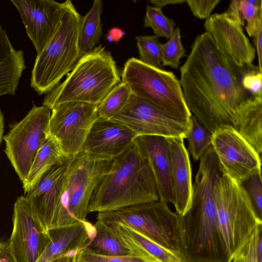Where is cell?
<instances>
[{"label": "cell", "instance_id": "484cf974", "mask_svg": "<svg viewBox=\"0 0 262 262\" xmlns=\"http://www.w3.org/2000/svg\"><path fill=\"white\" fill-rule=\"evenodd\" d=\"M213 134L191 116L185 138L188 141V150L195 161L201 157L211 145Z\"/></svg>", "mask_w": 262, "mask_h": 262}, {"label": "cell", "instance_id": "ba28073f", "mask_svg": "<svg viewBox=\"0 0 262 262\" xmlns=\"http://www.w3.org/2000/svg\"><path fill=\"white\" fill-rule=\"evenodd\" d=\"M97 220L105 224L117 223L127 226L163 247L184 256L178 214L171 211L163 201L98 212Z\"/></svg>", "mask_w": 262, "mask_h": 262}, {"label": "cell", "instance_id": "3957f363", "mask_svg": "<svg viewBox=\"0 0 262 262\" xmlns=\"http://www.w3.org/2000/svg\"><path fill=\"white\" fill-rule=\"evenodd\" d=\"M120 81L114 58L99 45L81 56L63 82L46 95L42 105L51 110L67 102L98 105Z\"/></svg>", "mask_w": 262, "mask_h": 262}, {"label": "cell", "instance_id": "d6a6232c", "mask_svg": "<svg viewBox=\"0 0 262 262\" xmlns=\"http://www.w3.org/2000/svg\"><path fill=\"white\" fill-rule=\"evenodd\" d=\"M239 10L243 20L247 21L246 31L250 37L253 36L259 20L262 17V6L257 7L248 0H239Z\"/></svg>", "mask_w": 262, "mask_h": 262}, {"label": "cell", "instance_id": "f6af8a7d", "mask_svg": "<svg viewBox=\"0 0 262 262\" xmlns=\"http://www.w3.org/2000/svg\"><path fill=\"white\" fill-rule=\"evenodd\" d=\"M230 262H234V260H233L231 261Z\"/></svg>", "mask_w": 262, "mask_h": 262}, {"label": "cell", "instance_id": "4dcf8cb0", "mask_svg": "<svg viewBox=\"0 0 262 262\" xmlns=\"http://www.w3.org/2000/svg\"><path fill=\"white\" fill-rule=\"evenodd\" d=\"M185 56V50L181 42L180 29L177 27L168 41L161 44V65L169 66L178 70L181 58Z\"/></svg>", "mask_w": 262, "mask_h": 262}, {"label": "cell", "instance_id": "ffe728a7", "mask_svg": "<svg viewBox=\"0 0 262 262\" xmlns=\"http://www.w3.org/2000/svg\"><path fill=\"white\" fill-rule=\"evenodd\" d=\"M106 224L123 241L132 256L147 262H189L185 256L163 247L127 226L117 223Z\"/></svg>", "mask_w": 262, "mask_h": 262}, {"label": "cell", "instance_id": "f35d334b", "mask_svg": "<svg viewBox=\"0 0 262 262\" xmlns=\"http://www.w3.org/2000/svg\"><path fill=\"white\" fill-rule=\"evenodd\" d=\"M0 262H17L8 242L1 243L0 246Z\"/></svg>", "mask_w": 262, "mask_h": 262}, {"label": "cell", "instance_id": "e0dca14e", "mask_svg": "<svg viewBox=\"0 0 262 262\" xmlns=\"http://www.w3.org/2000/svg\"><path fill=\"white\" fill-rule=\"evenodd\" d=\"M137 136L121 124L98 118L92 125L81 151L113 159L131 146Z\"/></svg>", "mask_w": 262, "mask_h": 262}, {"label": "cell", "instance_id": "8d00e7d4", "mask_svg": "<svg viewBox=\"0 0 262 262\" xmlns=\"http://www.w3.org/2000/svg\"><path fill=\"white\" fill-rule=\"evenodd\" d=\"M255 48L258 56V67L262 72V17L260 18L256 30L253 35Z\"/></svg>", "mask_w": 262, "mask_h": 262}, {"label": "cell", "instance_id": "60d3db41", "mask_svg": "<svg viewBox=\"0 0 262 262\" xmlns=\"http://www.w3.org/2000/svg\"><path fill=\"white\" fill-rule=\"evenodd\" d=\"M148 2L153 4L154 7L160 9L170 4H181L185 3V1L184 0H149Z\"/></svg>", "mask_w": 262, "mask_h": 262}, {"label": "cell", "instance_id": "277c9868", "mask_svg": "<svg viewBox=\"0 0 262 262\" xmlns=\"http://www.w3.org/2000/svg\"><path fill=\"white\" fill-rule=\"evenodd\" d=\"M58 27L51 40L37 55L32 71L31 86L38 95L57 86L75 66L81 55L79 33L82 17L67 0Z\"/></svg>", "mask_w": 262, "mask_h": 262}, {"label": "cell", "instance_id": "9c48e42d", "mask_svg": "<svg viewBox=\"0 0 262 262\" xmlns=\"http://www.w3.org/2000/svg\"><path fill=\"white\" fill-rule=\"evenodd\" d=\"M51 112L45 106L34 105L4 137V151L23 183L27 178L36 152L49 132Z\"/></svg>", "mask_w": 262, "mask_h": 262}, {"label": "cell", "instance_id": "4fadbf2b", "mask_svg": "<svg viewBox=\"0 0 262 262\" xmlns=\"http://www.w3.org/2000/svg\"><path fill=\"white\" fill-rule=\"evenodd\" d=\"M211 145L223 172L238 183L261 169V158L232 126L216 130Z\"/></svg>", "mask_w": 262, "mask_h": 262}, {"label": "cell", "instance_id": "cb8c5ba5", "mask_svg": "<svg viewBox=\"0 0 262 262\" xmlns=\"http://www.w3.org/2000/svg\"><path fill=\"white\" fill-rule=\"evenodd\" d=\"M94 227V236L84 248L100 255L113 256H132L131 252L123 241L111 226L97 220Z\"/></svg>", "mask_w": 262, "mask_h": 262}, {"label": "cell", "instance_id": "603a6c76", "mask_svg": "<svg viewBox=\"0 0 262 262\" xmlns=\"http://www.w3.org/2000/svg\"><path fill=\"white\" fill-rule=\"evenodd\" d=\"M68 159L62 152L58 141L48 132L36 153L27 178L23 183L25 193L33 187L51 167Z\"/></svg>", "mask_w": 262, "mask_h": 262}, {"label": "cell", "instance_id": "8992f818", "mask_svg": "<svg viewBox=\"0 0 262 262\" xmlns=\"http://www.w3.org/2000/svg\"><path fill=\"white\" fill-rule=\"evenodd\" d=\"M214 195L219 230L230 262L262 223L255 217L239 184L224 172L215 185Z\"/></svg>", "mask_w": 262, "mask_h": 262}, {"label": "cell", "instance_id": "7c38bea8", "mask_svg": "<svg viewBox=\"0 0 262 262\" xmlns=\"http://www.w3.org/2000/svg\"><path fill=\"white\" fill-rule=\"evenodd\" d=\"M13 230L8 241L17 262H35L51 242L48 230L24 196L14 203Z\"/></svg>", "mask_w": 262, "mask_h": 262}, {"label": "cell", "instance_id": "8fae6325", "mask_svg": "<svg viewBox=\"0 0 262 262\" xmlns=\"http://www.w3.org/2000/svg\"><path fill=\"white\" fill-rule=\"evenodd\" d=\"M98 105L67 102L51 109L49 132L59 142L68 158L79 153L95 121L99 118Z\"/></svg>", "mask_w": 262, "mask_h": 262}, {"label": "cell", "instance_id": "d590c367", "mask_svg": "<svg viewBox=\"0 0 262 262\" xmlns=\"http://www.w3.org/2000/svg\"><path fill=\"white\" fill-rule=\"evenodd\" d=\"M221 0H187V4L193 15L200 19H207Z\"/></svg>", "mask_w": 262, "mask_h": 262}, {"label": "cell", "instance_id": "5bb4252c", "mask_svg": "<svg viewBox=\"0 0 262 262\" xmlns=\"http://www.w3.org/2000/svg\"><path fill=\"white\" fill-rule=\"evenodd\" d=\"M18 10L37 55L47 46L59 24L64 3L53 0H11Z\"/></svg>", "mask_w": 262, "mask_h": 262}, {"label": "cell", "instance_id": "ac0fdd59", "mask_svg": "<svg viewBox=\"0 0 262 262\" xmlns=\"http://www.w3.org/2000/svg\"><path fill=\"white\" fill-rule=\"evenodd\" d=\"M133 145L147 161L153 174L159 200L173 204L167 138L160 136H137Z\"/></svg>", "mask_w": 262, "mask_h": 262}, {"label": "cell", "instance_id": "83f0119b", "mask_svg": "<svg viewBox=\"0 0 262 262\" xmlns=\"http://www.w3.org/2000/svg\"><path fill=\"white\" fill-rule=\"evenodd\" d=\"M239 184L247 196L255 217L262 223L261 169L255 170Z\"/></svg>", "mask_w": 262, "mask_h": 262}, {"label": "cell", "instance_id": "2e32d148", "mask_svg": "<svg viewBox=\"0 0 262 262\" xmlns=\"http://www.w3.org/2000/svg\"><path fill=\"white\" fill-rule=\"evenodd\" d=\"M72 158L51 167L25 193V198L48 230L52 229L54 225L67 170Z\"/></svg>", "mask_w": 262, "mask_h": 262}, {"label": "cell", "instance_id": "ee69618b", "mask_svg": "<svg viewBox=\"0 0 262 262\" xmlns=\"http://www.w3.org/2000/svg\"><path fill=\"white\" fill-rule=\"evenodd\" d=\"M75 262H79V261H78V260L77 259V258H76V259L75 260Z\"/></svg>", "mask_w": 262, "mask_h": 262}, {"label": "cell", "instance_id": "74e56055", "mask_svg": "<svg viewBox=\"0 0 262 262\" xmlns=\"http://www.w3.org/2000/svg\"><path fill=\"white\" fill-rule=\"evenodd\" d=\"M239 0H232L230 2L228 9L225 13L232 19L239 23L242 27L245 26V21L242 17L239 10Z\"/></svg>", "mask_w": 262, "mask_h": 262}, {"label": "cell", "instance_id": "d6986e66", "mask_svg": "<svg viewBox=\"0 0 262 262\" xmlns=\"http://www.w3.org/2000/svg\"><path fill=\"white\" fill-rule=\"evenodd\" d=\"M173 205L176 213L184 215L190 208L192 183L189 154L182 137L167 138Z\"/></svg>", "mask_w": 262, "mask_h": 262}, {"label": "cell", "instance_id": "f1b7e54d", "mask_svg": "<svg viewBox=\"0 0 262 262\" xmlns=\"http://www.w3.org/2000/svg\"><path fill=\"white\" fill-rule=\"evenodd\" d=\"M144 27H151L155 35L169 39L174 31L176 23L173 19L167 17L162 9L148 4L144 18Z\"/></svg>", "mask_w": 262, "mask_h": 262}, {"label": "cell", "instance_id": "6da1fadb", "mask_svg": "<svg viewBox=\"0 0 262 262\" xmlns=\"http://www.w3.org/2000/svg\"><path fill=\"white\" fill-rule=\"evenodd\" d=\"M190 48L179 80L188 108L212 134L224 126L235 129L239 108L252 96L242 83L246 66H236L206 32Z\"/></svg>", "mask_w": 262, "mask_h": 262}, {"label": "cell", "instance_id": "30bf717a", "mask_svg": "<svg viewBox=\"0 0 262 262\" xmlns=\"http://www.w3.org/2000/svg\"><path fill=\"white\" fill-rule=\"evenodd\" d=\"M111 119L129 128L137 136L185 138L190 124L132 94L123 108Z\"/></svg>", "mask_w": 262, "mask_h": 262}, {"label": "cell", "instance_id": "1f68e13d", "mask_svg": "<svg viewBox=\"0 0 262 262\" xmlns=\"http://www.w3.org/2000/svg\"><path fill=\"white\" fill-rule=\"evenodd\" d=\"M233 260L234 262H262V225L256 227Z\"/></svg>", "mask_w": 262, "mask_h": 262}, {"label": "cell", "instance_id": "52a82bcc", "mask_svg": "<svg viewBox=\"0 0 262 262\" xmlns=\"http://www.w3.org/2000/svg\"><path fill=\"white\" fill-rule=\"evenodd\" d=\"M121 78L131 94L190 122L191 113L186 104L180 81L173 72L155 68L132 57L124 64Z\"/></svg>", "mask_w": 262, "mask_h": 262}, {"label": "cell", "instance_id": "9a60e30c", "mask_svg": "<svg viewBox=\"0 0 262 262\" xmlns=\"http://www.w3.org/2000/svg\"><path fill=\"white\" fill-rule=\"evenodd\" d=\"M204 26L218 49L236 66L252 64L256 50L239 23L224 12L210 15Z\"/></svg>", "mask_w": 262, "mask_h": 262}, {"label": "cell", "instance_id": "e575fe53", "mask_svg": "<svg viewBox=\"0 0 262 262\" xmlns=\"http://www.w3.org/2000/svg\"><path fill=\"white\" fill-rule=\"evenodd\" d=\"M77 259L79 262H147L134 256H113L97 254L85 248L78 252Z\"/></svg>", "mask_w": 262, "mask_h": 262}, {"label": "cell", "instance_id": "5b68a950", "mask_svg": "<svg viewBox=\"0 0 262 262\" xmlns=\"http://www.w3.org/2000/svg\"><path fill=\"white\" fill-rule=\"evenodd\" d=\"M113 159L82 151L71 158L52 229L86 220L92 193L109 172Z\"/></svg>", "mask_w": 262, "mask_h": 262}, {"label": "cell", "instance_id": "7bdbcfd3", "mask_svg": "<svg viewBox=\"0 0 262 262\" xmlns=\"http://www.w3.org/2000/svg\"><path fill=\"white\" fill-rule=\"evenodd\" d=\"M4 117L1 110H0V144L1 143L4 133Z\"/></svg>", "mask_w": 262, "mask_h": 262}, {"label": "cell", "instance_id": "7402d4cb", "mask_svg": "<svg viewBox=\"0 0 262 262\" xmlns=\"http://www.w3.org/2000/svg\"><path fill=\"white\" fill-rule=\"evenodd\" d=\"M235 129L261 158L262 96H251L240 106Z\"/></svg>", "mask_w": 262, "mask_h": 262}, {"label": "cell", "instance_id": "d4e9b609", "mask_svg": "<svg viewBox=\"0 0 262 262\" xmlns=\"http://www.w3.org/2000/svg\"><path fill=\"white\" fill-rule=\"evenodd\" d=\"M103 3L95 0L90 10L81 18L79 33V46L81 55L91 51L102 35L101 15Z\"/></svg>", "mask_w": 262, "mask_h": 262}, {"label": "cell", "instance_id": "f546056e", "mask_svg": "<svg viewBox=\"0 0 262 262\" xmlns=\"http://www.w3.org/2000/svg\"><path fill=\"white\" fill-rule=\"evenodd\" d=\"M137 47L139 60L143 63L159 69H163L161 65V43L159 37L154 35L136 36Z\"/></svg>", "mask_w": 262, "mask_h": 262}, {"label": "cell", "instance_id": "4316f807", "mask_svg": "<svg viewBox=\"0 0 262 262\" xmlns=\"http://www.w3.org/2000/svg\"><path fill=\"white\" fill-rule=\"evenodd\" d=\"M130 94L127 85L120 81L98 104L97 108L98 117L106 119H112L123 108Z\"/></svg>", "mask_w": 262, "mask_h": 262}, {"label": "cell", "instance_id": "44dd1931", "mask_svg": "<svg viewBox=\"0 0 262 262\" xmlns=\"http://www.w3.org/2000/svg\"><path fill=\"white\" fill-rule=\"evenodd\" d=\"M25 68L23 51L13 48L0 23V97L14 95Z\"/></svg>", "mask_w": 262, "mask_h": 262}, {"label": "cell", "instance_id": "7a4b0ae2", "mask_svg": "<svg viewBox=\"0 0 262 262\" xmlns=\"http://www.w3.org/2000/svg\"><path fill=\"white\" fill-rule=\"evenodd\" d=\"M159 200L151 169L133 143L114 158L109 172L92 193L88 213L115 211Z\"/></svg>", "mask_w": 262, "mask_h": 262}, {"label": "cell", "instance_id": "b9f144b4", "mask_svg": "<svg viewBox=\"0 0 262 262\" xmlns=\"http://www.w3.org/2000/svg\"><path fill=\"white\" fill-rule=\"evenodd\" d=\"M78 252H74L67 255L58 257L50 262H75Z\"/></svg>", "mask_w": 262, "mask_h": 262}, {"label": "cell", "instance_id": "bcb514c9", "mask_svg": "<svg viewBox=\"0 0 262 262\" xmlns=\"http://www.w3.org/2000/svg\"><path fill=\"white\" fill-rule=\"evenodd\" d=\"M1 243L0 242V246H1Z\"/></svg>", "mask_w": 262, "mask_h": 262}, {"label": "cell", "instance_id": "ab89813d", "mask_svg": "<svg viewBox=\"0 0 262 262\" xmlns=\"http://www.w3.org/2000/svg\"><path fill=\"white\" fill-rule=\"evenodd\" d=\"M124 32L118 28H113L107 33L106 38L109 41H118L122 37Z\"/></svg>", "mask_w": 262, "mask_h": 262}, {"label": "cell", "instance_id": "836d02e7", "mask_svg": "<svg viewBox=\"0 0 262 262\" xmlns=\"http://www.w3.org/2000/svg\"><path fill=\"white\" fill-rule=\"evenodd\" d=\"M262 72L253 64L246 66L242 79L244 88L252 96H262Z\"/></svg>", "mask_w": 262, "mask_h": 262}]
</instances>
